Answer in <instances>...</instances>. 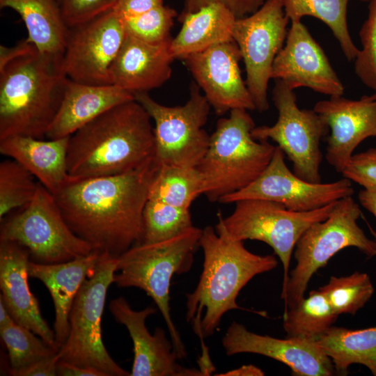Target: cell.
<instances>
[{"label":"cell","instance_id":"cell-1","mask_svg":"<svg viewBox=\"0 0 376 376\" xmlns=\"http://www.w3.org/2000/svg\"><path fill=\"white\" fill-rule=\"evenodd\" d=\"M155 157L126 173L74 179L53 194L72 230L100 254L118 258L140 242Z\"/></svg>","mask_w":376,"mask_h":376},{"label":"cell","instance_id":"cell-2","mask_svg":"<svg viewBox=\"0 0 376 376\" xmlns=\"http://www.w3.org/2000/svg\"><path fill=\"white\" fill-rule=\"evenodd\" d=\"M200 247L203 271L194 290L186 295V320L201 340L200 366L209 368L212 363L204 339L214 333L226 313L242 309L236 301L240 290L255 276L274 269L278 262L272 255L249 251L243 241L231 240L211 226L202 229Z\"/></svg>","mask_w":376,"mask_h":376},{"label":"cell","instance_id":"cell-3","mask_svg":"<svg viewBox=\"0 0 376 376\" xmlns=\"http://www.w3.org/2000/svg\"><path fill=\"white\" fill-rule=\"evenodd\" d=\"M151 118L135 99L109 109L69 137L67 168L74 179L134 170L155 157Z\"/></svg>","mask_w":376,"mask_h":376},{"label":"cell","instance_id":"cell-4","mask_svg":"<svg viewBox=\"0 0 376 376\" xmlns=\"http://www.w3.org/2000/svg\"><path fill=\"white\" fill-rule=\"evenodd\" d=\"M63 56L37 49L0 70V140L46 136L62 101L68 77Z\"/></svg>","mask_w":376,"mask_h":376},{"label":"cell","instance_id":"cell-5","mask_svg":"<svg viewBox=\"0 0 376 376\" xmlns=\"http://www.w3.org/2000/svg\"><path fill=\"white\" fill-rule=\"evenodd\" d=\"M202 229L192 226L172 238L137 244L117 258L113 283L120 288L135 287L150 297L159 310L180 359L187 357L186 348L171 314L170 288L174 274L191 268L200 247Z\"/></svg>","mask_w":376,"mask_h":376},{"label":"cell","instance_id":"cell-6","mask_svg":"<svg viewBox=\"0 0 376 376\" xmlns=\"http://www.w3.org/2000/svg\"><path fill=\"white\" fill-rule=\"evenodd\" d=\"M256 127L247 110L237 109L220 118L210 135L207 150L197 168L211 202L238 191L258 178L269 164L276 146L256 140Z\"/></svg>","mask_w":376,"mask_h":376},{"label":"cell","instance_id":"cell-7","mask_svg":"<svg viewBox=\"0 0 376 376\" xmlns=\"http://www.w3.org/2000/svg\"><path fill=\"white\" fill-rule=\"evenodd\" d=\"M360 216L359 205L352 196H347L336 202L325 220L302 234L294 250L296 266L281 291L283 313L304 297L313 275L338 251L353 246L369 257L376 255V241L369 239L357 224Z\"/></svg>","mask_w":376,"mask_h":376},{"label":"cell","instance_id":"cell-8","mask_svg":"<svg viewBox=\"0 0 376 376\" xmlns=\"http://www.w3.org/2000/svg\"><path fill=\"white\" fill-rule=\"evenodd\" d=\"M117 258L100 254L91 276L84 281L69 314V333L58 350L59 360L93 368L105 376H130L107 352L102 336V316L107 293L113 283Z\"/></svg>","mask_w":376,"mask_h":376},{"label":"cell","instance_id":"cell-9","mask_svg":"<svg viewBox=\"0 0 376 376\" xmlns=\"http://www.w3.org/2000/svg\"><path fill=\"white\" fill-rule=\"evenodd\" d=\"M336 202L311 211L296 212L274 201L242 200L235 203L233 212L227 217L219 213L215 230L233 240H258L271 246L283 267V290L298 240L310 226L329 216Z\"/></svg>","mask_w":376,"mask_h":376},{"label":"cell","instance_id":"cell-10","mask_svg":"<svg viewBox=\"0 0 376 376\" xmlns=\"http://www.w3.org/2000/svg\"><path fill=\"white\" fill-rule=\"evenodd\" d=\"M1 221L0 240L26 249L30 260L40 264L68 262L93 251L86 241L70 228L54 196L40 182L31 201Z\"/></svg>","mask_w":376,"mask_h":376},{"label":"cell","instance_id":"cell-11","mask_svg":"<svg viewBox=\"0 0 376 376\" xmlns=\"http://www.w3.org/2000/svg\"><path fill=\"white\" fill-rule=\"evenodd\" d=\"M134 95L155 122V157L158 164L197 167L210 140L204 129L210 105L198 85L192 83L188 100L175 107L159 104L148 92Z\"/></svg>","mask_w":376,"mask_h":376},{"label":"cell","instance_id":"cell-12","mask_svg":"<svg viewBox=\"0 0 376 376\" xmlns=\"http://www.w3.org/2000/svg\"><path fill=\"white\" fill-rule=\"evenodd\" d=\"M272 100L278 111L276 122L255 127L252 136L276 142L292 163L296 175L310 182H321L320 146L329 131L327 123L313 109L299 108L294 91L281 80L275 81Z\"/></svg>","mask_w":376,"mask_h":376},{"label":"cell","instance_id":"cell-13","mask_svg":"<svg viewBox=\"0 0 376 376\" xmlns=\"http://www.w3.org/2000/svg\"><path fill=\"white\" fill-rule=\"evenodd\" d=\"M286 16L280 0H266L252 14L237 18L233 40L238 46L246 73V84L260 112L269 109L267 89L274 61L287 37Z\"/></svg>","mask_w":376,"mask_h":376},{"label":"cell","instance_id":"cell-14","mask_svg":"<svg viewBox=\"0 0 376 376\" xmlns=\"http://www.w3.org/2000/svg\"><path fill=\"white\" fill-rule=\"evenodd\" d=\"M353 193L352 181L345 178L326 183H313L300 178L288 168L284 152L276 146L269 164L258 178L242 189L223 196L219 202L228 204L261 199L281 203L292 211L307 212Z\"/></svg>","mask_w":376,"mask_h":376},{"label":"cell","instance_id":"cell-15","mask_svg":"<svg viewBox=\"0 0 376 376\" xmlns=\"http://www.w3.org/2000/svg\"><path fill=\"white\" fill-rule=\"evenodd\" d=\"M126 37L121 17L113 10L69 29L62 70L76 82L109 85L110 68Z\"/></svg>","mask_w":376,"mask_h":376},{"label":"cell","instance_id":"cell-16","mask_svg":"<svg viewBox=\"0 0 376 376\" xmlns=\"http://www.w3.org/2000/svg\"><path fill=\"white\" fill-rule=\"evenodd\" d=\"M240 49L234 40L213 46L183 61L218 116L256 107L241 76Z\"/></svg>","mask_w":376,"mask_h":376},{"label":"cell","instance_id":"cell-17","mask_svg":"<svg viewBox=\"0 0 376 376\" xmlns=\"http://www.w3.org/2000/svg\"><path fill=\"white\" fill-rule=\"evenodd\" d=\"M271 78L290 89L307 87L331 96L343 95L344 86L320 45L301 21H292L285 45L276 55Z\"/></svg>","mask_w":376,"mask_h":376},{"label":"cell","instance_id":"cell-18","mask_svg":"<svg viewBox=\"0 0 376 376\" xmlns=\"http://www.w3.org/2000/svg\"><path fill=\"white\" fill-rule=\"evenodd\" d=\"M109 310L114 319L127 329L133 342L134 361L131 376H202L201 368L182 366L164 330L155 329L154 334L146 326V318L157 308L148 306L141 311L134 310L123 297L111 300Z\"/></svg>","mask_w":376,"mask_h":376},{"label":"cell","instance_id":"cell-19","mask_svg":"<svg viewBox=\"0 0 376 376\" xmlns=\"http://www.w3.org/2000/svg\"><path fill=\"white\" fill-rule=\"evenodd\" d=\"M228 356L253 353L265 356L288 366L299 376H330L335 369L315 340L295 337L285 339L260 335L233 322L221 340Z\"/></svg>","mask_w":376,"mask_h":376},{"label":"cell","instance_id":"cell-20","mask_svg":"<svg viewBox=\"0 0 376 376\" xmlns=\"http://www.w3.org/2000/svg\"><path fill=\"white\" fill-rule=\"evenodd\" d=\"M313 110L329 127L326 160L342 173L356 148L366 139L376 136V92L356 100L331 96L316 102Z\"/></svg>","mask_w":376,"mask_h":376},{"label":"cell","instance_id":"cell-21","mask_svg":"<svg viewBox=\"0 0 376 376\" xmlns=\"http://www.w3.org/2000/svg\"><path fill=\"white\" fill-rule=\"evenodd\" d=\"M28 251L15 242L0 240V299L13 320L57 349L55 334L42 318L28 283Z\"/></svg>","mask_w":376,"mask_h":376},{"label":"cell","instance_id":"cell-22","mask_svg":"<svg viewBox=\"0 0 376 376\" xmlns=\"http://www.w3.org/2000/svg\"><path fill=\"white\" fill-rule=\"evenodd\" d=\"M171 40L152 44L126 35L110 68V84L133 94L162 86L171 77Z\"/></svg>","mask_w":376,"mask_h":376},{"label":"cell","instance_id":"cell-23","mask_svg":"<svg viewBox=\"0 0 376 376\" xmlns=\"http://www.w3.org/2000/svg\"><path fill=\"white\" fill-rule=\"evenodd\" d=\"M132 100L133 93L116 86L86 84L68 78L59 109L45 136H70L109 109Z\"/></svg>","mask_w":376,"mask_h":376},{"label":"cell","instance_id":"cell-24","mask_svg":"<svg viewBox=\"0 0 376 376\" xmlns=\"http://www.w3.org/2000/svg\"><path fill=\"white\" fill-rule=\"evenodd\" d=\"M100 257L93 251L89 255L68 262L40 264L29 261V277L40 280L47 288L54 306V331L59 349L69 333V314L84 281L92 274Z\"/></svg>","mask_w":376,"mask_h":376},{"label":"cell","instance_id":"cell-25","mask_svg":"<svg viewBox=\"0 0 376 376\" xmlns=\"http://www.w3.org/2000/svg\"><path fill=\"white\" fill-rule=\"evenodd\" d=\"M69 137L43 141L12 136L0 140V152L21 164L55 194L71 179L67 168Z\"/></svg>","mask_w":376,"mask_h":376},{"label":"cell","instance_id":"cell-26","mask_svg":"<svg viewBox=\"0 0 376 376\" xmlns=\"http://www.w3.org/2000/svg\"><path fill=\"white\" fill-rule=\"evenodd\" d=\"M179 19L182 27L171 42L175 59L184 60L213 46L233 40V30L237 17L224 5L212 3Z\"/></svg>","mask_w":376,"mask_h":376},{"label":"cell","instance_id":"cell-27","mask_svg":"<svg viewBox=\"0 0 376 376\" xmlns=\"http://www.w3.org/2000/svg\"><path fill=\"white\" fill-rule=\"evenodd\" d=\"M0 7L18 13L28 32L26 40L40 53L63 55L69 28L56 0H0Z\"/></svg>","mask_w":376,"mask_h":376},{"label":"cell","instance_id":"cell-28","mask_svg":"<svg viewBox=\"0 0 376 376\" xmlns=\"http://www.w3.org/2000/svg\"><path fill=\"white\" fill-rule=\"evenodd\" d=\"M315 340L336 373L345 375L350 366L357 363L376 376V326L361 329L331 326Z\"/></svg>","mask_w":376,"mask_h":376},{"label":"cell","instance_id":"cell-29","mask_svg":"<svg viewBox=\"0 0 376 376\" xmlns=\"http://www.w3.org/2000/svg\"><path fill=\"white\" fill-rule=\"evenodd\" d=\"M289 20L301 21L312 16L323 22L332 31L348 61L357 57L359 49L354 44L347 23L349 0H280Z\"/></svg>","mask_w":376,"mask_h":376},{"label":"cell","instance_id":"cell-30","mask_svg":"<svg viewBox=\"0 0 376 376\" xmlns=\"http://www.w3.org/2000/svg\"><path fill=\"white\" fill-rule=\"evenodd\" d=\"M204 193V179L197 167L159 165L150 187L148 199L189 209Z\"/></svg>","mask_w":376,"mask_h":376},{"label":"cell","instance_id":"cell-31","mask_svg":"<svg viewBox=\"0 0 376 376\" xmlns=\"http://www.w3.org/2000/svg\"><path fill=\"white\" fill-rule=\"evenodd\" d=\"M338 316L318 289L311 291L283 313V325L287 337L315 340L332 326Z\"/></svg>","mask_w":376,"mask_h":376},{"label":"cell","instance_id":"cell-32","mask_svg":"<svg viewBox=\"0 0 376 376\" xmlns=\"http://www.w3.org/2000/svg\"><path fill=\"white\" fill-rule=\"evenodd\" d=\"M192 226L189 209L148 199L143 212L141 236L139 244L164 241Z\"/></svg>","mask_w":376,"mask_h":376},{"label":"cell","instance_id":"cell-33","mask_svg":"<svg viewBox=\"0 0 376 376\" xmlns=\"http://www.w3.org/2000/svg\"><path fill=\"white\" fill-rule=\"evenodd\" d=\"M334 311L355 314L369 301L374 287L366 273L355 272L347 276H331L329 282L319 288Z\"/></svg>","mask_w":376,"mask_h":376},{"label":"cell","instance_id":"cell-34","mask_svg":"<svg viewBox=\"0 0 376 376\" xmlns=\"http://www.w3.org/2000/svg\"><path fill=\"white\" fill-rule=\"evenodd\" d=\"M35 176L15 159L0 164V219L13 210L23 207L34 197L39 182Z\"/></svg>","mask_w":376,"mask_h":376},{"label":"cell","instance_id":"cell-35","mask_svg":"<svg viewBox=\"0 0 376 376\" xmlns=\"http://www.w3.org/2000/svg\"><path fill=\"white\" fill-rule=\"evenodd\" d=\"M0 336L8 351L10 364L8 369L22 368L58 352L31 330L15 321L0 328Z\"/></svg>","mask_w":376,"mask_h":376},{"label":"cell","instance_id":"cell-36","mask_svg":"<svg viewBox=\"0 0 376 376\" xmlns=\"http://www.w3.org/2000/svg\"><path fill=\"white\" fill-rule=\"evenodd\" d=\"M176 11L164 4L138 15L121 17L126 35L148 43H161L171 38L170 30Z\"/></svg>","mask_w":376,"mask_h":376},{"label":"cell","instance_id":"cell-37","mask_svg":"<svg viewBox=\"0 0 376 376\" xmlns=\"http://www.w3.org/2000/svg\"><path fill=\"white\" fill-rule=\"evenodd\" d=\"M359 37L362 47L354 59V72L366 86L376 92V0H370Z\"/></svg>","mask_w":376,"mask_h":376},{"label":"cell","instance_id":"cell-38","mask_svg":"<svg viewBox=\"0 0 376 376\" xmlns=\"http://www.w3.org/2000/svg\"><path fill=\"white\" fill-rule=\"evenodd\" d=\"M67 26L87 23L112 10L117 0H56Z\"/></svg>","mask_w":376,"mask_h":376},{"label":"cell","instance_id":"cell-39","mask_svg":"<svg viewBox=\"0 0 376 376\" xmlns=\"http://www.w3.org/2000/svg\"><path fill=\"white\" fill-rule=\"evenodd\" d=\"M341 173L364 189L376 191V148L353 155Z\"/></svg>","mask_w":376,"mask_h":376},{"label":"cell","instance_id":"cell-40","mask_svg":"<svg viewBox=\"0 0 376 376\" xmlns=\"http://www.w3.org/2000/svg\"><path fill=\"white\" fill-rule=\"evenodd\" d=\"M266 0H185L180 17L195 13L212 3H219L229 9L237 18L248 16L256 11Z\"/></svg>","mask_w":376,"mask_h":376},{"label":"cell","instance_id":"cell-41","mask_svg":"<svg viewBox=\"0 0 376 376\" xmlns=\"http://www.w3.org/2000/svg\"><path fill=\"white\" fill-rule=\"evenodd\" d=\"M58 360L57 352L54 354L42 358L22 368L8 369V373L12 376H56Z\"/></svg>","mask_w":376,"mask_h":376},{"label":"cell","instance_id":"cell-42","mask_svg":"<svg viewBox=\"0 0 376 376\" xmlns=\"http://www.w3.org/2000/svg\"><path fill=\"white\" fill-rule=\"evenodd\" d=\"M163 4L164 0H117L113 10L120 17H125L140 15Z\"/></svg>","mask_w":376,"mask_h":376},{"label":"cell","instance_id":"cell-43","mask_svg":"<svg viewBox=\"0 0 376 376\" xmlns=\"http://www.w3.org/2000/svg\"><path fill=\"white\" fill-rule=\"evenodd\" d=\"M36 46L26 38L13 47L0 46V70L13 60L36 49Z\"/></svg>","mask_w":376,"mask_h":376},{"label":"cell","instance_id":"cell-44","mask_svg":"<svg viewBox=\"0 0 376 376\" xmlns=\"http://www.w3.org/2000/svg\"><path fill=\"white\" fill-rule=\"evenodd\" d=\"M56 375L58 376H105L101 371L86 368L58 360L56 365Z\"/></svg>","mask_w":376,"mask_h":376},{"label":"cell","instance_id":"cell-45","mask_svg":"<svg viewBox=\"0 0 376 376\" xmlns=\"http://www.w3.org/2000/svg\"><path fill=\"white\" fill-rule=\"evenodd\" d=\"M220 376H263L265 373L258 367L253 365H244L236 369L221 374Z\"/></svg>","mask_w":376,"mask_h":376},{"label":"cell","instance_id":"cell-46","mask_svg":"<svg viewBox=\"0 0 376 376\" xmlns=\"http://www.w3.org/2000/svg\"><path fill=\"white\" fill-rule=\"evenodd\" d=\"M359 201L361 205L376 219V191L363 189L359 191Z\"/></svg>","mask_w":376,"mask_h":376},{"label":"cell","instance_id":"cell-47","mask_svg":"<svg viewBox=\"0 0 376 376\" xmlns=\"http://www.w3.org/2000/svg\"><path fill=\"white\" fill-rule=\"evenodd\" d=\"M14 321L2 300L0 299V328L5 327Z\"/></svg>","mask_w":376,"mask_h":376},{"label":"cell","instance_id":"cell-48","mask_svg":"<svg viewBox=\"0 0 376 376\" xmlns=\"http://www.w3.org/2000/svg\"><path fill=\"white\" fill-rule=\"evenodd\" d=\"M361 1H368V0H361Z\"/></svg>","mask_w":376,"mask_h":376}]
</instances>
